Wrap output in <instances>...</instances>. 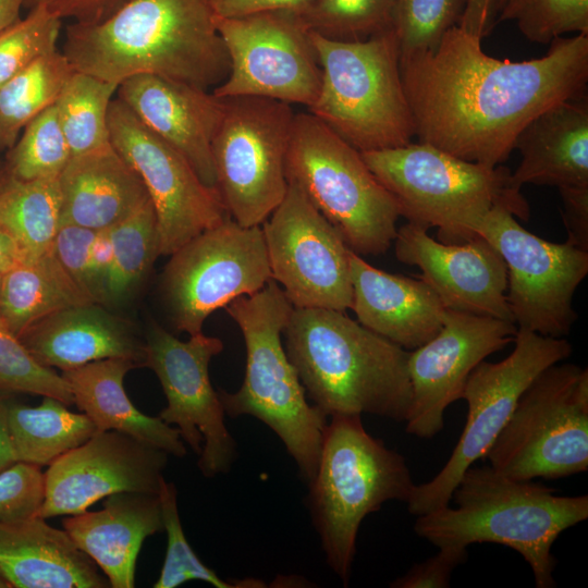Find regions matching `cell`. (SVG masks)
Instances as JSON below:
<instances>
[{
	"label": "cell",
	"mask_w": 588,
	"mask_h": 588,
	"mask_svg": "<svg viewBox=\"0 0 588 588\" xmlns=\"http://www.w3.org/2000/svg\"><path fill=\"white\" fill-rule=\"evenodd\" d=\"M415 134L457 158L503 163L536 115L587 93L588 34L559 37L526 61L488 56L481 38L460 25L439 44L400 58Z\"/></svg>",
	"instance_id": "1"
},
{
	"label": "cell",
	"mask_w": 588,
	"mask_h": 588,
	"mask_svg": "<svg viewBox=\"0 0 588 588\" xmlns=\"http://www.w3.org/2000/svg\"><path fill=\"white\" fill-rule=\"evenodd\" d=\"M62 53L74 71L118 86L148 74L212 90L230 71L206 0H131L100 23L68 24Z\"/></svg>",
	"instance_id": "2"
},
{
	"label": "cell",
	"mask_w": 588,
	"mask_h": 588,
	"mask_svg": "<svg viewBox=\"0 0 588 588\" xmlns=\"http://www.w3.org/2000/svg\"><path fill=\"white\" fill-rule=\"evenodd\" d=\"M282 338L307 399L327 417L406 421L409 351L328 308L294 307Z\"/></svg>",
	"instance_id": "3"
},
{
	"label": "cell",
	"mask_w": 588,
	"mask_h": 588,
	"mask_svg": "<svg viewBox=\"0 0 588 588\" xmlns=\"http://www.w3.org/2000/svg\"><path fill=\"white\" fill-rule=\"evenodd\" d=\"M450 504L417 516L414 531L438 548L491 542L518 552L537 588L555 587L551 549L566 529L588 517V495L564 497L534 480L509 478L490 465L470 466Z\"/></svg>",
	"instance_id": "4"
},
{
	"label": "cell",
	"mask_w": 588,
	"mask_h": 588,
	"mask_svg": "<svg viewBox=\"0 0 588 588\" xmlns=\"http://www.w3.org/2000/svg\"><path fill=\"white\" fill-rule=\"evenodd\" d=\"M294 306L270 280L261 290L225 306L245 342L246 368L236 392H218L225 415H249L282 441L307 485L317 471L328 417L308 402L282 341Z\"/></svg>",
	"instance_id": "5"
},
{
	"label": "cell",
	"mask_w": 588,
	"mask_h": 588,
	"mask_svg": "<svg viewBox=\"0 0 588 588\" xmlns=\"http://www.w3.org/2000/svg\"><path fill=\"white\" fill-rule=\"evenodd\" d=\"M307 506L329 567L348 585L363 519L392 500L407 502L415 483L405 458L368 433L360 415L327 422Z\"/></svg>",
	"instance_id": "6"
},
{
	"label": "cell",
	"mask_w": 588,
	"mask_h": 588,
	"mask_svg": "<svg viewBox=\"0 0 588 588\" xmlns=\"http://www.w3.org/2000/svg\"><path fill=\"white\" fill-rule=\"evenodd\" d=\"M397 203L401 217L438 229V241L462 244L477 236L479 220L503 206L527 220L530 209L511 171L457 158L427 143L360 152Z\"/></svg>",
	"instance_id": "7"
},
{
	"label": "cell",
	"mask_w": 588,
	"mask_h": 588,
	"mask_svg": "<svg viewBox=\"0 0 588 588\" xmlns=\"http://www.w3.org/2000/svg\"><path fill=\"white\" fill-rule=\"evenodd\" d=\"M321 84L308 112L360 152L404 146L415 134L394 32L335 40L310 30Z\"/></svg>",
	"instance_id": "8"
},
{
	"label": "cell",
	"mask_w": 588,
	"mask_h": 588,
	"mask_svg": "<svg viewBox=\"0 0 588 588\" xmlns=\"http://www.w3.org/2000/svg\"><path fill=\"white\" fill-rule=\"evenodd\" d=\"M297 185L354 253H385L401 212L394 197L351 146L310 112L296 113L285 157Z\"/></svg>",
	"instance_id": "9"
},
{
	"label": "cell",
	"mask_w": 588,
	"mask_h": 588,
	"mask_svg": "<svg viewBox=\"0 0 588 588\" xmlns=\"http://www.w3.org/2000/svg\"><path fill=\"white\" fill-rule=\"evenodd\" d=\"M483 460L515 480L560 479L587 471V368L560 362L540 372Z\"/></svg>",
	"instance_id": "10"
},
{
	"label": "cell",
	"mask_w": 588,
	"mask_h": 588,
	"mask_svg": "<svg viewBox=\"0 0 588 588\" xmlns=\"http://www.w3.org/2000/svg\"><path fill=\"white\" fill-rule=\"evenodd\" d=\"M222 99L211 144L217 189L235 222L261 225L287 191L285 157L296 113L270 98Z\"/></svg>",
	"instance_id": "11"
},
{
	"label": "cell",
	"mask_w": 588,
	"mask_h": 588,
	"mask_svg": "<svg viewBox=\"0 0 588 588\" xmlns=\"http://www.w3.org/2000/svg\"><path fill=\"white\" fill-rule=\"evenodd\" d=\"M511 354L498 363L482 360L469 373L462 399L467 403L463 432L442 469L429 481L415 485L407 509L420 516L450 504L464 471L486 452L500 433L523 392L548 367L573 352L564 338L517 329Z\"/></svg>",
	"instance_id": "12"
},
{
	"label": "cell",
	"mask_w": 588,
	"mask_h": 588,
	"mask_svg": "<svg viewBox=\"0 0 588 588\" xmlns=\"http://www.w3.org/2000/svg\"><path fill=\"white\" fill-rule=\"evenodd\" d=\"M162 273V293L179 332H201L210 314L261 290L272 278L261 225L232 218L175 250Z\"/></svg>",
	"instance_id": "13"
},
{
	"label": "cell",
	"mask_w": 588,
	"mask_h": 588,
	"mask_svg": "<svg viewBox=\"0 0 588 588\" xmlns=\"http://www.w3.org/2000/svg\"><path fill=\"white\" fill-rule=\"evenodd\" d=\"M503 206L476 224L507 268L506 301L517 329L564 338L577 319L576 289L588 273V252L567 242L546 241L525 230Z\"/></svg>",
	"instance_id": "14"
},
{
	"label": "cell",
	"mask_w": 588,
	"mask_h": 588,
	"mask_svg": "<svg viewBox=\"0 0 588 588\" xmlns=\"http://www.w3.org/2000/svg\"><path fill=\"white\" fill-rule=\"evenodd\" d=\"M215 22L230 62L226 78L211 90L215 96L262 97L307 109L315 102L321 68L310 29L299 14L215 15Z\"/></svg>",
	"instance_id": "15"
},
{
	"label": "cell",
	"mask_w": 588,
	"mask_h": 588,
	"mask_svg": "<svg viewBox=\"0 0 588 588\" xmlns=\"http://www.w3.org/2000/svg\"><path fill=\"white\" fill-rule=\"evenodd\" d=\"M189 336L181 341L152 323L144 342L143 366L156 373L167 397L159 418L179 429L183 441L199 456L201 474L212 478L228 473L237 456L208 371L211 358L224 346L219 338L203 331Z\"/></svg>",
	"instance_id": "16"
},
{
	"label": "cell",
	"mask_w": 588,
	"mask_h": 588,
	"mask_svg": "<svg viewBox=\"0 0 588 588\" xmlns=\"http://www.w3.org/2000/svg\"><path fill=\"white\" fill-rule=\"evenodd\" d=\"M261 229L271 278L295 308L351 309V249L297 185Z\"/></svg>",
	"instance_id": "17"
},
{
	"label": "cell",
	"mask_w": 588,
	"mask_h": 588,
	"mask_svg": "<svg viewBox=\"0 0 588 588\" xmlns=\"http://www.w3.org/2000/svg\"><path fill=\"white\" fill-rule=\"evenodd\" d=\"M110 142L137 172L155 207L160 255H172L203 231L231 218L217 188L145 126L118 98L108 114Z\"/></svg>",
	"instance_id": "18"
},
{
	"label": "cell",
	"mask_w": 588,
	"mask_h": 588,
	"mask_svg": "<svg viewBox=\"0 0 588 588\" xmlns=\"http://www.w3.org/2000/svg\"><path fill=\"white\" fill-rule=\"evenodd\" d=\"M516 332L511 321L446 309L439 332L409 352L412 402L406 432L421 439L437 436L449 405L462 399L469 373L513 342Z\"/></svg>",
	"instance_id": "19"
},
{
	"label": "cell",
	"mask_w": 588,
	"mask_h": 588,
	"mask_svg": "<svg viewBox=\"0 0 588 588\" xmlns=\"http://www.w3.org/2000/svg\"><path fill=\"white\" fill-rule=\"evenodd\" d=\"M169 454L115 430L97 431L45 473V519L75 515L119 492L158 494Z\"/></svg>",
	"instance_id": "20"
},
{
	"label": "cell",
	"mask_w": 588,
	"mask_h": 588,
	"mask_svg": "<svg viewBox=\"0 0 588 588\" xmlns=\"http://www.w3.org/2000/svg\"><path fill=\"white\" fill-rule=\"evenodd\" d=\"M426 226L407 221L396 231L399 261L417 266L419 275L445 309L514 322L506 301L507 268L482 236L462 244L432 238Z\"/></svg>",
	"instance_id": "21"
},
{
	"label": "cell",
	"mask_w": 588,
	"mask_h": 588,
	"mask_svg": "<svg viewBox=\"0 0 588 588\" xmlns=\"http://www.w3.org/2000/svg\"><path fill=\"white\" fill-rule=\"evenodd\" d=\"M117 94L145 126L189 162L204 184L217 188L211 144L222 118V98L148 74L123 81Z\"/></svg>",
	"instance_id": "22"
},
{
	"label": "cell",
	"mask_w": 588,
	"mask_h": 588,
	"mask_svg": "<svg viewBox=\"0 0 588 588\" xmlns=\"http://www.w3.org/2000/svg\"><path fill=\"white\" fill-rule=\"evenodd\" d=\"M350 271L351 309L367 329L409 352L441 329L446 309L422 279L385 272L352 250Z\"/></svg>",
	"instance_id": "23"
},
{
	"label": "cell",
	"mask_w": 588,
	"mask_h": 588,
	"mask_svg": "<svg viewBox=\"0 0 588 588\" xmlns=\"http://www.w3.org/2000/svg\"><path fill=\"white\" fill-rule=\"evenodd\" d=\"M63 528L109 579L112 588L135 586L136 561L145 539L163 529L159 495L119 492L102 510L63 519Z\"/></svg>",
	"instance_id": "24"
},
{
	"label": "cell",
	"mask_w": 588,
	"mask_h": 588,
	"mask_svg": "<svg viewBox=\"0 0 588 588\" xmlns=\"http://www.w3.org/2000/svg\"><path fill=\"white\" fill-rule=\"evenodd\" d=\"M0 577L15 588L111 587L65 530L39 516L0 523Z\"/></svg>",
	"instance_id": "25"
},
{
	"label": "cell",
	"mask_w": 588,
	"mask_h": 588,
	"mask_svg": "<svg viewBox=\"0 0 588 588\" xmlns=\"http://www.w3.org/2000/svg\"><path fill=\"white\" fill-rule=\"evenodd\" d=\"M29 354L42 366L62 371L107 358L144 363V344L130 327L98 303L54 311L20 336Z\"/></svg>",
	"instance_id": "26"
},
{
	"label": "cell",
	"mask_w": 588,
	"mask_h": 588,
	"mask_svg": "<svg viewBox=\"0 0 588 588\" xmlns=\"http://www.w3.org/2000/svg\"><path fill=\"white\" fill-rule=\"evenodd\" d=\"M520 161L513 185L588 186V96L563 100L536 115L518 134Z\"/></svg>",
	"instance_id": "27"
},
{
	"label": "cell",
	"mask_w": 588,
	"mask_h": 588,
	"mask_svg": "<svg viewBox=\"0 0 588 588\" xmlns=\"http://www.w3.org/2000/svg\"><path fill=\"white\" fill-rule=\"evenodd\" d=\"M59 183L60 223L96 231L114 225L150 199L137 172L111 144L71 157Z\"/></svg>",
	"instance_id": "28"
},
{
	"label": "cell",
	"mask_w": 588,
	"mask_h": 588,
	"mask_svg": "<svg viewBox=\"0 0 588 588\" xmlns=\"http://www.w3.org/2000/svg\"><path fill=\"white\" fill-rule=\"evenodd\" d=\"M138 365L126 358H107L62 371L74 404L98 431L115 430L183 457L187 450L176 427L138 411L128 399L123 381Z\"/></svg>",
	"instance_id": "29"
},
{
	"label": "cell",
	"mask_w": 588,
	"mask_h": 588,
	"mask_svg": "<svg viewBox=\"0 0 588 588\" xmlns=\"http://www.w3.org/2000/svg\"><path fill=\"white\" fill-rule=\"evenodd\" d=\"M89 303L95 302L65 271L52 247L2 273L1 322L16 336L54 311Z\"/></svg>",
	"instance_id": "30"
},
{
	"label": "cell",
	"mask_w": 588,
	"mask_h": 588,
	"mask_svg": "<svg viewBox=\"0 0 588 588\" xmlns=\"http://www.w3.org/2000/svg\"><path fill=\"white\" fill-rule=\"evenodd\" d=\"M66 406L51 396H44L38 406L11 400L8 428L15 462L49 466L98 431L87 415L74 413Z\"/></svg>",
	"instance_id": "31"
},
{
	"label": "cell",
	"mask_w": 588,
	"mask_h": 588,
	"mask_svg": "<svg viewBox=\"0 0 588 588\" xmlns=\"http://www.w3.org/2000/svg\"><path fill=\"white\" fill-rule=\"evenodd\" d=\"M61 206L59 177L21 181L0 175V224L17 242L25 258L52 247Z\"/></svg>",
	"instance_id": "32"
},
{
	"label": "cell",
	"mask_w": 588,
	"mask_h": 588,
	"mask_svg": "<svg viewBox=\"0 0 588 588\" xmlns=\"http://www.w3.org/2000/svg\"><path fill=\"white\" fill-rule=\"evenodd\" d=\"M74 73L62 51L41 57L0 87V150L14 146L24 127L54 105Z\"/></svg>",
	"instance_id": "33"
},
{
	"label": "cell",
	"mask_w": 588,
	"mask_h": 588,
	"mask_svg": "<svg viewBox=\"0 0 588 588\" xmlns=\"http://www.w3.org/2000/svg\"><path fill=\"white\" fill-rule=\"evenodd\" d=\"M118 85L76 72L54 102L58 120L71 155L110 145L108 114Z\"/></svg>",
	"instance_id": "34"
},
{
	"label": "cell",
	"mask_w": 588,
	"mask_h": 588,
	"mask_svg": "<svg viewBox=\"0 0 588 588\" xmlns=\"http://www.w3.org/2000/svg\"><path fill=\"white\" fill-rule=\"evenodd\" d=\"M113 259L105 285V302L128 295L146 277L159 253V231L150 199L110 226Z\"/></svg>",
	"instance_id": "35"
},
{
	"label": "cell",
	"mask_w": 588,
	"mask_h": 588,
	"mask_svg": "<svg viewBox=\"0 0 588 588\" xmlns=\"http://www.w3.org/2000/svg\"><path fill=\"white\" fill-rule=\"evenodd\" d=\"M71 157L52 105L24 127L8 150L3 173L21 181L59 177Z\"/></svg>",
	"instance_id": "36"
},
{
	"label": "cell",
	"mask_w": 588,
	"mask_h": 588,
	"mask_svg": "<svg viewBox=\"0 0 588 588\" xmlns=\"http://www.w3.org/2000/svg\"><path fill=\"white\" fill-rule=\"evenodd\" d=\"M158 495L168 542L164 562L154 588H175L189 580H203L216 588L265 587L261 585L264 583L253 578L231 581L220 578L199 560L184 535L174 483L163 478Z\"/></svg>",
	"instance_id": "37"
},
{
	"label": "cell",
	"mask_w": 588,
	"mask_h": 588,
	"mask_svg": "<svg viewBox=\"0 0 588 588\" xmlns=\"http://www.w3.org/2000/svg\"><path fill=\"white\" fill-rule=\"evenodd\" d=\"M394 0H316L301 16L324 37L356 41L391 29Z\"/></svg>",
	"instance_id": "38"
},
{
	"label": "cell",
	"mask_w": 588,
	"mask_h": 588,
	"mask_svg": "<svg viewBox=\"0 0 588 588\" xmlns=\"http://www.w3.org/2000/svg\"><path fill=\"white\" fill-rule=\"evenodd\" d=\"M514 21L530 41L550 44L566 34H588V0H503L497 22Z\"/></svg>",
	"instance_id": "39"
},
{
	"label": "cell",
	"mask_w": 588,
	"mask_h": 588,
	"mask_svg": "<svg viewBox=\"0 0 588 588\" xmlns=\"http://www.w3.org/2000/svg\"><path fill=\"white\" fill-rule=\"evenodd\" d=\"M467 0H394L391 28L400 58L434 48L458 25Z\"/></svg>",
	"instance_id": "40"
},
{
	"label": "cell",
	"mask_w": 588,
	"mask_h": 588,
	"mask_svg": "<svg viewBox=\"0 0 588 588\" xmlns=\"http://www.w3.org/2000/svg\"><path fill=\"white\" fill-rule=\"evenodd\" d=\"M0 32V87L36 60L58 50L62 20L42 7Z\"/></svg>",
	"instance_id": "41"
},
{
	"label": "cell",
	"mask_w": 588,
	"mask_h": 588,
	"mask_svg": "<svg viewBox=\"0 0 588 588\" xmlns=\"http://www.w3.org/2000/svg\"><path fill=\"white\" fill-rule=\"evenodd\" d=\"M0 390L22 392L74 404L73 395L62 375L40 365L25 348L19 336L0 322Z\"/></svg>",
	"instance_id": "42"
},
{
	"label": "cell",
	"mask_w": 588,
	"mask_h": 588,
	"mask_svg": "<svg viewBox=\"0 0 588 588\" xmlns=\"http://www.w3.org/2000/svg\"><path fill=\"white\" fill-rule=\"evenodd\" d=\"M45 500L40 466L14 462L0 471V523L38 516Z\"/></svg>",
	"instance_id": "43"
},
{
	"label": "cell",
	"mask_w": 588,
	"mask_h": 588,
	"mask_svg": "<svg viewBox=\"0 0 588 588\" xmlns=\"http://www.w3.org/2000/svg\"><path fill=\"white\" fill-rule=\"evenodd\" d=\"M96 230L72 223H60L52 249L62 267L76 284L95 302L90 272L89 249ZM99 304V303H98Z\"/></svg>",
	"instance_id": "44"
},
{
	"label": "cell",
	"mask_w": 588,
	"mask_h": 588,
	"mask_svg": "<svg viewBox=\"0 0 588 588\" xmlns=\"http://www.w3.org/2000/svg\"><path fill=\"white\" fill-rule=\"evenodd\" d=\"M467 559V549L444 547L394 579L392 588H448L453 571Z\"/></svg>",
	"instance_id": "45"
},
{
	"label": "cell",
	"mask_w": 588,
	"mask_h": 588,
	"mask_svg": "<svg viewBox=\"0 0 588 588\" xmlns=\"http://www.w3.org/2000/svg\"><path fill=\"white\" fill-rule=\"evenodd\" d=\"M131 0H25L24 8L42 7L61 20L77 24L100 23Z\"/></svg>",
	"instance_id": "46"
},
{
	"label": "cell",
	"mask_w": 588,
	"mask_h": 588,
	"mask_svg": "<svg viewBox=\"0 0 588 588\" xmlns=\"http://www.w3.org/2000/svg\"><path fill=\"white\" fill-rule=\"evenodd\" d=\"M562 199V218L566 242L588 252V186L558 188Z\"/></svg>",
	"instance_id": "47"
},
{
	"label": "cell",
	"mask_w": 588,
	"mask_h": 588,
	"mask_svg": "<svg viewBox=\"0 0 588 588\" xmlns=\"http://www.w3.org/2000/svg\"><path fill=\"white\" fill-rule=\"evenodd\" d=\"M316 0H212L209 5L215 15L237 17L256 13L290 11L305 13Z\"/></svg>",
	"instance_id": "48"
},
{
	"label": "cell",
	"mask_w": 588,
	"mask_h": 588,
	"mask_svg": "<svg viewBox=\"0 0 588 588\" xmlns=\"http://www.w3.org/2000/svg\"><path fill=\"white\" fill-rule=\"evenodd\" d=\"M113 246L110 228L97 230L89 249V272L97 302H105V285L111 269Z\"/></svg>",
	"instance_id": "49"
},
{
	"label": "cell",
	"mask_w": 588,
	"mask_h": 588,
	"mask_svg": "<svg viewBox=\"0 0 588 588\" xmlns=\"http://www.w3.org/2000/svg\"><path fill=\"white\" fill-rule=\"evenodd\" d=\"M501 0H467L458 25L479 38L495 24Z\"/></svg>",
	"instance_id": "50"
},
{
	"label": "cell",
	"mask_w": 588,
	"mask_h": 588,
	"mask_svg": "<svg viewBox=\"0 0 588 588\" xmlns=\"http://www.w3.org/2000/svg\"><path fill=\"white\" fill-rule=\"evenodd\" d=\"M11 400V392L0 390V471L15 462L8 428Z\"/></svg>",
	"instance_id": "51"
},
{
	"label": "cell",
	"mask_w": 588,
	"mask_h": 588,
	"mask_svg": "<svg viewBox=\"0 0 588 588\" xmlns=\"http://www.w3.org/2000/svg\"><path fill=\"white\" fill-rule=\"evenodd\" d=\"M25 259V254L13 236L0 224V273Z\"/></svg>",
	"instance_id": "52"
},
{
	"label": "cell",
	"mask_w": 588,
	"mask_h": 588,
	"mask_svg": "<svg viewBox=\"0 0 588 588\" xmlns=\"http://www.w3.org/2000/svg\"><path fill=\"white\" fill-rule=\"evenodd\" d=\"M25 0H0V32L17 22Z\"/></svg>",
	"instance_id": "53"
},
{
	"label": "cell",
	"mask_w": 588,
	"mask_h": 588,
	"mask_svg": "<svg viewBox=\"0 0 588 588\" xmlns=\"http://www.w3.org/2000/svg\"><path fill=\"white\" fill-rule=\"evenodd\" d=\"M0 588H11L2 577H0Z\"/></svg>",
	"instance_id": "54"
},
{
	"label": "cell",
	"mask_w": 588,
	"mask_h": 588,
	"mask_svg": "<svg viewBox=\"0 0 588 588\" xmlns=\"http://www.w3.org/2000/svg\"><path fill=\"white\" fill-rule=\"evenodd\" d=\"M1 278H2V273H0V292H1ZM0 322H1V315H0Z\"/></svg>",
	"instance_id": "55"
},
{
	"label": "cell",
	"mask_w": 588,
	"mask_h": 588,
	"mask_svg": "<svg viewBox=\"0 0 588 588\" xmlns=\"http://www.w3.org/2000/svg\"><path fill=\"white\" fill-rule=\"evenodd\" d=\"M208 3H210L212 0H206Z\"/></svg>",
	"instance_id": "56"
},
{
	"label": "cell",
	"mask_w": 588,
	"mask_h": 588,
	"mask_svg": "<svg viewBox=\"0 0 588 588\" xmlns=\"http://www.w3.org/2000/svg\"><path fill=\"white\" fill-rule=\"evenodd\" d=\"M502 1H503V0H501L500 5H501ZM500 5H499V8H500ZM498 11H499V10H498Z\"/></svg>",
	"instance_id": "57"
}]
</instances>
